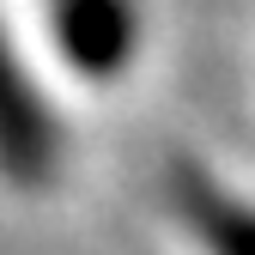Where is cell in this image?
Here are the masks:
<instances>
[{
	"mask_svg": "<svg viewBox=\"0 0 255 255\" xmlns=\"http://www.w3.org/2000/svg\"><path fill=\"white\" fill-rule=\"evenodd\" d=\"M61 170V122L49 116L37 79L12 55L0 30V176L18 188H43Z\"/></svg>",
	"mask_w": 255,
	"mask_h": 255,
	"instance_id": "obj_1",
	"label": "cell"
},
{
	"mask_svg": "<svg viewBox=\"0 0 255 255\" xmlns=\"http://www.w3.org/2000/svg\"><path fill=\"white\" fill-rule=\"evenodd\" d=\"M49 30L79 73L110 79L140 49V6L134 0H49Z\"/></svg>",
	"mask_w": 255,
	"mask_h": 255,
	"instance_id": "obj_2",
	"label": "cell"
},
{
	"mask_svg": "<svg viewBox=\"0 0 255 255\" xmlns=\"http://www.w3.org/2000/svg\"><path fill=\"white\" fill-rule=\"evenodd\" d=\"M170 201L182 213V225L195 231V243L207 255H255V207L225 195L207 170H176L170 176Z\"/></svg>",
	"mask_w": 255,
	"mask_h": 255,
	"instance_id": "obj_3",
	"label": "cell"
}]
</instances>
